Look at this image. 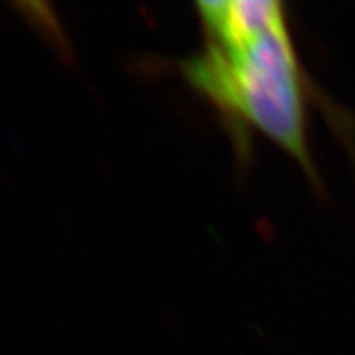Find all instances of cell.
<instances>
[{"mask_svg": "<svg viewBox=\"0 0 355 355\" xmlns=\"http://www.w3.org/2000/svg\"><path fill=\"white\" fill-rule=\"evenodd\" d=\"M183 73L230 120L256 127L312 176L303 75L286 15L238 38L209 40L205 51L183 64Z\"/></svg>", "mask_w": 355, "mask_h": 355, "instance_id": "cell-1", "label": "cell"}]
</instances>
